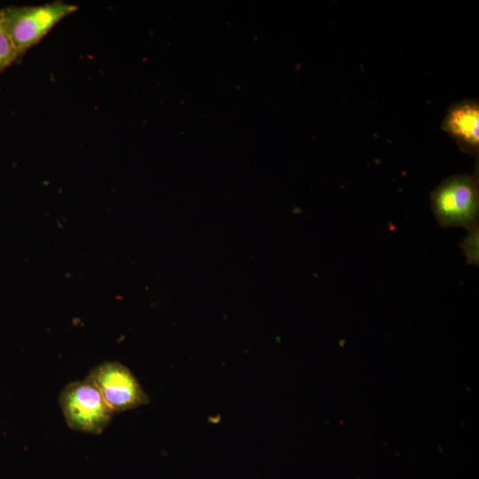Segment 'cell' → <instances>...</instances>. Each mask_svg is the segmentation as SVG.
Returning a JSON list of instances; mask_svg holds the SVG:
<instances>
[{
    "instance_id": "6da1fadb",
    "label": "cell",
    "mask_w": 479,
    "mask_h": 479,
    "mask_svg": "<svg viewBox=\"0 0 479 479\" xmlns=\"http://www.w3.org/2000/svg\"><path fill=\"white\" fill-rule=\"evenodd\" d=\"M432 211L443 227L467 230L478 225L479 186L477 175L452 176L430 195Z\"/></svg>"
},
{
    "instance_id": "7a4b0ae2",
    "label": "cell",
    "mask_w": 479,
    "mask_h": 479,
    "mask_svg": "<svg viewBox=\"0 0 479 479\" xmlns=\"http://www.w3.org/2000/svg\"><path fill=\"white\" fill-rule=\"evenodd\" d=\"M76 10V5L61 1L36 6L9 7L0 10V20L20 56Z\"/></svg>"
},
{
    "instance_id": "3957f363",
    "label": "cell",
    "mask_w": 479,
    "mask_h": 479,
    "mask_svg": "<svg viewBox=\"0 0 479 479\" xmlns=\"http://www.w3.org/2000/svg\"><path fill=\"white\" fill-rule=\"evenodd\" d=\"M59 404L67 426L88 434L102 433L113 415L99 391L87 379L69 383L60 393Z\"/></svg>"
},
{
    "instance_id": "277c9868",
    "label": "cell",
    "mask_w": 479,
    "mask_h": 479,
    "mask_svg": "<svg viewBox=\"0 0 479 479\" xmlns=\"http://www.w3.org/2000/svg\"><path fill=\"white\" fill-rule=\"evenodd\" d=\"M99 391L114 413L137 408L150 402L133 373L118 362H105L86 377Z\"/></svg>"
},
{
    "instance_id": "5b68a950",
    "label": "cell",
    "mask_w": 479,
    "mask_h": 479,
    "mask_svg": "<svg viewBox=\"0 0 479 479\" xmlns=\"http://www.w3.org/2000/svg\"><path fill=\"white\" fill-rule=\"evenodd\" d=\"M442 130L457 143L459 149L471 155L479 149V104L465 100L449 108L442 123Z\"/></svg>"
},
{
    "instance_id": "8992f818",
    "label": "cell",
    "mask_w": 479,
    "mask_h": 479,
    "mask_svg": "<svg viewBox=\"0 0 479 479\" xmlns=\"http://www.w3.org/2000/svg\"><path fill=\"white\" fill-rule=\"evenodd\" d=\"M479 229L478 225L468 230V232L460 244V248L466 257L467 263L473 266L479 263Z\"/></svg>"
},
{
    "instance_id": "52a82bcc",
    "label": "cell",
    "mask_w": 479,
    "mask_h": 479,
    "mask_svg": "<svg viewBox=\"0 0 479 479\" xmlns=\"http://www.w3.org/2000/svg\"><path fill=\"white\" fill-rule=\"evenodd\" d=\"M19 57L18 51L0 20V72Z\"/></svg>"
}]
</instances>
